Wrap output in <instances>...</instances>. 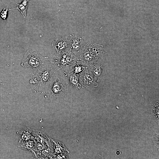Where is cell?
<instances>
[{
    "label": "cell",
    "instance_id": "8992f818",
    "mask_svg": "<svg viewBox=\"0 0 159 159\" xmlns=\"http://www.w3.org/2000/svg\"><path fill=\"white\" fill-rule=\"evenodd\" d=\"M79 77L82 87H96L98 85V81L95 79L88 67L79 75Z\"/></svg>",
    "mask_w": 159,
    "mask_h": 159
},
{
    "label": "cell",
    "instance_id": "52a82bcc",
    "mask_svg": "<svg viewBox=\"0 0 159 159\" xmlns=\"http://www.w3.org/2000/svg\"><path fill=\"white\" fill-rule=\"evenodd\" d=\"M52 46L58 54L70 49V41L69 36L57 39L53 42Z\"/></svg>",
    "mask_w": 159,
    "mask_h": 159
},
{
    "label": "cell",
    "instance_id": "8fae6325",
    "mask_svg": "<svg viewBox=\"0 0 159 159\" xmlns=\"http://www.w3.org/2000/svg\"><path fill=\"white\" fill-rule=\"evenodd\" d=\"M29 0H22V2L19 4L16 3L17 7L16 9L18 10L24 17L26 16L28 2Z\"/></svg>",
    "mask_w": 159,
    "mask_h": 159
},
{
    "label": "cell",
    "instance_id": "3957f363",
    "mask_svg": "<svg viewBox=\"0 0 159 159\" xmlns=\"http://www.w3.org/2000/svg\"><path fill=\"white\" fill-rule=\"evenodd\" d=\"M105 54L102 46L91 43L84 46L77 57L79 62L87 66L91 62L101 59Z\"/></svg>",
    "mask_w": 159,
    "mask_h": 159
},
{
    "label": "cell",
    "instance_id": "7a4b0ae2",
    "mask_svg": "<svg viewBox=\"0 0 159 159\" xmlns=\"http://www.w3.org/2000/svg\"><path fill=\"white\" fill-rule=\"evenodd\" d=\"M69 83L64 73L57 71L46 89V97L54 99L65 95L68 90Z\"/></svg>",
    "mask_w": 159,
    "mask_h": 159
},
{
    "label": "cell",
    "instance_id": "4fadbf2b",
    "mask_svg": "<svg viewBox=\"0 0 159 159\" xmlns=\"http://www.w3.org/2000/svg\"><path fill=\"white\" fill-rule=\"evenodd\" d=\"M12 9H9L8 7L4 8L3 10L0 13V17L4 21H6L8 11Z\"/></svg>",
    "mask_w": 159,
    "mask_h": 159
},
{
    "label": "cell",
    "instance_id": "ba28073f",
    "mask_svg": "<svg viewBox=\"0 0 159 159\" xmlns=\"http://www.w3.org/2000/svg\"><path fill=\"white\" fill-rule=\"evenodd\" d=\"M69 36L70 41L69 50L77 57L84 46L82 38L73 34Z\"/></svg>",
    "mask_w": 159,
    "mask_h": 159
},
{
    "label": "cell",
    "instance_id": "9c48e42d",
    "mask_svg": "<svg viewBox=\"0 0 159 159\" xmlns=\"http://www.w3.org/2000/svg\"><path fill=\"white\" fill-rule=\"evenodd\" d=\"M101 59L91 62L87 66L95 79L98 82L103 71V65L101 61Z\"/></svg>",
    "mask_w": 159,
    "mask_h": 159
},
{
    "label": "cell",
    "instance_id": "30bf717a",
    "mask_svg": "<svg viewBox=\"0 0 159 159\" xmlns=\"http://www.w3.org/2000/svg\"><path fill=\"white\" fill-rule=\"evenodd\" d=\"M64 73L67 77L69 84L73 87L79 89L82 87L79 81L78 74L72 72Z\"/></svg>",
    "mask_w": 159,
    "mask_h": 159
},
{
    "label": "cell",
    "instance_id": "6da1fadb",
    "mask_svg": "<svg viewBox=\"0 0 159 159\" xmlns=\"http://www.w3.org/2000/svg\"><path fill=\"white\" fill-rule=\"evenodd\" d=\"M49 61L39 69L34 71L29 83L33 92L39 93H45L51 81L57 72Z\"/></svg>",
    "mask_w": 159,
    "mask_h": 159
},
{
    "label": "cell",
    "instance_id": "7c38bea8",
    "mask_svg": "<svg viewBox=\"0 0 159 159\" xmlns=\"http://www.w3.org/2000/svg\"><path fill=\"white\" fill-rule=\"evenodd\" d=\"M88 67L87 66L83 65L77 61V63L73 66L71 72L79 75L87 69Z\"/></svg>",
    "mask_w": 159,
    "mask_h": 159
},
{
    "label": "cell",
    "instance_id": "277c9868",
    "mask_svg": "<svg viewBox=\"0 0 159 159\" xmlns=\"http://www.w3.org/2000/svg\"><path fill=\"white\" fill-rule=\"evenodd\" d=\"M78 59L70 50L63 52L50 59V63L55 69L63 73L70 72Z\"/></svg>",
    "mask_w": 159,
    "mask_h": 159
},
{
    "label": "cell",
    "instance_id": "5b68a950",
    "mask_svg": "<svg viewBox=\"0 0 159 159\" xmlns=\"http://www.w3.org/2000/svg\"><path fill=\"white\" fill-rule=\"evenodd\" d=\"M50 59L42 56L35 50L29 49L25 52L21 65L23 67L31 68L35 70L46 64L50 61Z\"/></svg>",
    "mask_w": 159,
    "mask_h": 159
}]
</instances>
